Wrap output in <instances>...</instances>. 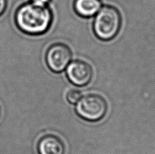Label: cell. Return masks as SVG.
Listing matches in <instances>:
<instances>
[{
  "label": "cell",
  "mask_w": 155,
  "mask_h": 154,
  "mask_svg": "<svg viewBox=\"0 0 155 154\" xmlns=\"http://www.w3.org/2000/svg\"><path fill=\"white\" fill-rule=\"evenodd\" d=\"M100 0H74V8L78 15L88 18L97 14L101 8Z\"/></svg>",
  "instance_id": "obj_7"
},
{
  "label": "cell",
  "mask_w": 155,
  "mask_h": 154,
  "mask_svg": "<svg viewBox=\"0 0 155 154\" xmlns=\"http://www.w3.org/2000/svg\"><path fill=\"white\" fill-rule=\"evenodd\" d=\"M121 16L119 11L111 5L102 6L95 15L93 29L97 37L107 41L114 38L120 30Z\"/></svg>",
  "instance_id": "obj_2"
},
{
  "label": "cell",
  "mask_w": 155,
  "mask_h": 154,
  "mask_svg": "<svg viewBox=\"0 0 155 154\" xmlns=\"http://www.w3.org/2000/svg\"><path fill=\"white\" fill-rule=\"evenodd\" d=\"M107 111V104L101 95L89 94L82 97L76 103V111L80 117L89 122L101 120Z\"/></svg>",
  "instance_id": "obj_3"
},
{
  "label": "cell",
  "mask_w": 155,
  "mask_h": 154,
  "mask_svg": "<svg viewBox=\"0 0 155 154\" xmlns=\"http://www.w3.org/2000/svg\"><path fill=\"white\" fill-rule=\"evenodd\" d=\"M38 151L39 154H64L65 145L59 136L48 134L39 140Z\"/></svg>",
  "instance_id": "obj_6"
},
{
  "label": "cell",
  "mask_w": 155,
  "mask_h": 154,
  "mask_svg": "<svg viewBox=\"0 0 155 154\" xmlns=\"http://www.w3.org/2000/svg\"><path fill=\"white\" fill-rule=\"evenodd\" d=\"M72 54L70 48L62 43H56L48 48L46 63L48 67L54 73H61L66 69L71 63Z\"/></svg>",
  "instance_id": "obj_4"
},
{
  "label": "cell",
  "mask_w": 155,
  "mask_h": 154,
  "mask_svg": "<svg viewBox=\"0 0 155 154\" xmlns=\"http://www.w3.org/2000/svg\"><path fill=\"white\" fill-rule=\"evenodd\" d=\"M53 15L48 6H40L31 2L20 5L16 10L15 21L19 30L27 35H41L51 27Z\"/></svg>",
  "instance_id": "obj_1"
},
{
  "label": "cell",
  "mask_w": 155,
  "mask_h": 154,
  "mask_svg": "<svg viewBox=\"0 0 155 154\" xmlns=\"http://www.w3.org/2000/svg\"><path fill=\"white\" fill-rule=\"evenodd\" d=\"M82 98V93L78 90L72 89L68 91L66 95L67 101L70 104H76Z\"/></svg>",
  "instance_id": "obj_8"
},
{
  "label": "cell",
  "mask_w": 155,
  "mask_h": 154,
  "mask_svg": "<svg viewBox=\"0 0 155 154\" xmlns=\"http://www.w3.org/2000/svg\"><path fill=\"white\" fill-rule=\"evenodd\" d=\"M66 75L69 80L76 86H84L93 78V69L89 64L83 60L71 61L66 68Z\"/></svg>",
  "instance_id": "obj_5"
},
{
  "label": "cell",
  "mask_w": 155,
  "mask_h": 154,
  "mask_svg": "<svg viewBox=\"0 0 155 154\" xmlns=\"http://www.w3.org/2000/svg\"><path fill=\"white\" fill-rule=\"evenodd\" d=\"M0 114H1V108H0Z\"/></svg>",
  "instance_id": "obj_11"
},
{
  "label": "cell",
  "mask_w": 155,
  "mask_h": 154,
  "mask_svg": "<svg viewBox=\"0 0 155 154\" xmlns=\"http://www.w3.org/2000/svg\"><path fill=\"white\" fill-rule=\"evenodd\" d=\"M51 0H30V2L40 6H48Z\"/></svg>",
  "instance_id": "obj_9"
},
{
  "label": "cell",
  "mask_w": 155,
  "mask_h": 154,
  "mask_svg": "<svg viewBox=\"0 0 155 154\" xmlns=\"http://www.w3.org/2000/svg\"><path fill=\"white\" fill-rule=\"evenodd\" d=\"M8 0H0V16H2L7 8Z\"/></svg>",
  "instance_id": "obj_10"
}]
</instances>
